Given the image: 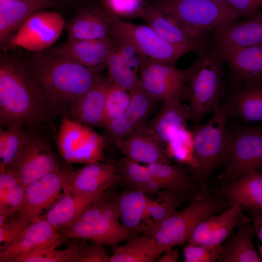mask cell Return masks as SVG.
I'll return each instance as SVG.
<instances>
[{"mask_svg":"<svg viewBox=\"0 0 262 262\" xmlns=\"http://www.w3.org/2000/svg\"><path fill=\"white\" fill-rule=\"evenodd\" d=\"M179 257V252L174 247L165 250L158 259V262H177Z\"/></svg>","mask_w":262,"mask_h":262,"instance_id":"obj_49","label":"cell"},{"mask_svg":"<svg viewBox=\"0 0 262 262\" xmlns=\"http://www.w3.org/2000/svg\"><path fill=\"white\" fill-rule=\"evenodd\" d=\"M64 230L62 234L68 239L89 240L102 246H116L130 236V231L120 221L112 200L105 198L104 195Z\"/></svg>","mask_w":262,"mask_h":262,"instance_id":"obj_6","label":"cell"},{"mask_svg":"<svg viewBox=\"0 0 262 262\" xmlns=\"http://www.w3.org/2000/svg\"><path fill=\"white\" fill-rule=\"evenodd\" d=\"M230 206L227 201L211 193H197L185 207L163 222L153 237L165 250L183 245L201 221Z\"/></svg>","mask_w":262,"mask_h":262,"instance_id":"obj_5","label":"cell"},{"mask_svg":"<svg viewBox=\"0 0 262 262\" xmlns=\"http://www.w3.org/2000/svg\"><path fill=\"white\" fill-rule=\"evenodd\" d=\"M115 147L125 157L139 163L170 164L163 144L145 124L120 139Z\"/></svg>","mask_w":262,"mask_h":262,"instance_id":"obj_18","label":"cell"},{"mask_svg":"<svg viewBox=\"0 0 262 262\" xmlns=\"http://www.w3.org/2000/svg\"><path fill=\"white\" fill-rule=\"evenodd\" d=\"M197 57L188 68L186 100L189 102L194 126L200 124L208 113H215L221 106L224 62L214 46L197 52Z\"/></svg>","mask_w":262,"mask_h":262,"instance_id":"obj_4","label":"cell"},{"mask_svg":"<svg viewBox=\"0 0 262 262\" xmlns=\"http://www.w3.org/2000/svg\"><path fill=\"white\" fill-rule=\"evenodd\" d=\"M65 26V19L58 12L40 11L30 16L6 41L12 48L44 51L55 43Z\"/></svg>","mask_w":262,"mask_h":262,"instance_id":"obj_10","label":"cell"},{"mask_svg":"<svg viewBox=\"0 0 262 262\" xmlns=\"http://www.w3.org/2000/svg\"><path fill=\"white\" fill-rule=\"evenodd\" d=\"M243 209L238 204L231 205L222 212V218L216 229L208 239L203 244L211 246H217L228 239L234 229L237 227Z\"/></svg>","mask_w":262,"mask_h":262,"instance_id":"obj_41","label":"cell"},{"mask_svg":"<svg viewBox=\"0 0 262 262\" xmlns=\"http://www.w3.org/2000/svg\"><path fill=\"white\" fill-rule=\"evenodd\" d=\"M213 46L238 80L262 82V46L236 48L216 43Z\"/></svg>","mask_w":262,"mask_h":262,"instance_id":"obj_23","label":"cell"},{"mask_svg":"<svg viewBox=\"0 0 262 262\" xmlns=\"http://www.w3.org/2000/svg\"><path fill=\"white\" fill-rule=\"evenodd\" d=\"M69 170L61 168L27 185L23 205L17 213L30 222L39 219L43 210L52 204L63 190Z\"/></svg>","mask_w":262,"mask_h":262,"instance_id":"obj_16","label":"cell"},{"mask_svg":"<svg viewBox=\"0 0 262 262\" xmlns=\"http://www.w3.org/2000/svg\"><path fill=\"white\" fill-rule=\"evenodd\" d=\"M20 60L37 81L55 116L66 115L100 75L99 68L45 51L32 52Z\"/></svg>","mask_w":262,"mask_h":262,"instance_id":"obj_2","label":"cell"},{"mask_svg":"<svg viewBox=\"0 0 262 262\" xmlns=\"http://www.w3.org/2000/svg\"><path fill=\"white\" fill-rule=\"evenodd\" d=\"M192 117L189 105L182 104L179 101H167L164 102L162 110L148 126L161 143L165 146L179 130L187 127Z\"/></svg>","mask_w":262,"mask_h":262,"instance_id":"obj_30","label":"cell"},{"mask_svg":"<svg viewBox=\"0 0 262 262\" xmlns=\"http://www.w3.org/2000/svg\"><path fill=\"white\" fill-rule=\"evenodd\" d=\"M248 214L253 226L255 233L257 235L261 245L259 247V254L262 262V208L248 207L242 208Z\"/></svg>","mask_w":262,"mask_h":262,"instance_id":"obj_48","label":"cell"},{"mask_svg":"<svg viewBox=\"0 0 262 262\" xmlns=\"http://www.w3.org/2000/svg\"><path fill=\"white\" fill-rule=\"evenodd\" d=\"M211 39L213 43L231 47L262 46V9L244 21L216 28Z\"/></svg>","mask_w":262,"mask_h":262,"instance_id":"obj_24","label":"cell"},{"mask_svg":"<svg viewBox=\"0 0 262 262\" xmlns=\"http://www.w3.org/2000/svg\"><path fill=\"white\" fill-rule=\"evenodd\" d=\"M119 180L115 164L102 161L70 170L64 189L82 194L104 193Z\"/></svg>","mask_w":262,"mask_h":262,"instance_id":"obj_19","label":"cell"},{"mask_svg":"<svg viewBox=\"0 0 262 262\" xmlns=\"http://www.w3.org/2000/svg\"><path fill=\"white\" fill-rule=\"evenodd\" d=\"M150 4L207 38H211L216 28L233 22L238 17L227 4L213 0H152Z\"/></svg>","mask_w":262,"mask_h":262,"instance_id":"obj_7","label":"cell"},{"mask_svg":"<svg viewBox=\"0 0 262 262\" xmlns=\"http://www.w3.org/2000/svg\"><path fill=\"white\" fill-rule=\"evenodd\" d=\"M221 246L187 243L183 249V262H214L217 261Z\"/></svg>","mask_w":262,"mask_h":262,"instance_id":"obj_44","label":"cell"},{"mask_svg":"<svg viewBox=\"0 0 262 262\" xmlns=\"http://www.w3.org/2000/svg\"><path fill=\"white\" fill-rule=\"evenodd\" d=\"M239 16L249 17L262 9V0H226Z\"/></svg>","mask_w":262,"mask_h":262,"instance_id":"obj_47","label":"cell"},{"mask_svg":"<svg viewBox=\"0 0 262 262\" xmlns=\"http://www.w3.org/2000/svg\"><path fill=\"white\" fill-rule=\"evenodd\" d=\"M108 77L112 83L130 91L139 84V72L135 71L113 48L106 61Z\"/></svg>","mask_w":262,"mask_h":262,"instance_id":"obj_39","label":"cell"},{"mask_svg":"<svg viewBox=\"0 0 262 262\" xmlns=\"http://www.w3.org/2000/svg\"><path fill=\"white\" fill-rule=\"evenodd\" d=\"M116 246L109 262H153L165 251L153 237L144 235Z\"/></svg>","mask_w":262,"mask_h":262,"instance_id":"obj_31","label":"cell"},{"mask_svg":"<svg viewBox=\"0 0 262 262\" xmlns=\"http://www.w3.org/2000/svg\"><path fill=\"white\" fill-rule=\"evenodd\" d=\"M55 117L37 81L20 60L1 55L0 127L28 126L53 131Z\"/></svg>","mask_w":262,"mask_h":262,"instance_id":"obj_1","label":"cell"},{"mask_svg":"<svg viewBox=\"0 0 262 262\" xmlns=\"http://www.w3.org/2000/svg\"><path fill=\"white\" fill-rule=\"evenodd\" d=\"M115 164L120 180L130 189L156 194L162 190L147 165L126 157L119 160Z\"/></svg>","mask_w":262,"mask_h":262,"instance_id":"obj_34","label":"cell"},{"mask_svg":"<svg viewBox=\"0 0 262 262\" xmlns=\"http://www.w3.org/2000/svg\"><path fill=\"white\" fill-rule=\"evenodd\" d=\"M262 169V128L244 127L231 132L229 159L219 180L222 183L231 182Z\"/></svg>","mask_w":262,"mask_h":262,"instance_id":"obj_11","label":"cell"},{"mask_svg":"<svg viewBox=\"0 0 262 262\" xmlns=\"http://www.w3.org/2000/svg\"><path fill=\"white\" fill-rule=\"evenodd\" d=\"M56 139L60 155L68 163L87 164L104 160V137L67 116L62 119Z\"/></svg>","mask_w":262,"mask_h":262,"instance_id":"obj_8","label":"cell"},{"mask_svg":"<svg viewBox=\"0 0 262 262\" xmlns=\"http://www.w3.org/2000/svg\"><path fill=\"white\" fill-rule=\"evenodd\" d=\"M54 0H16L0 4V42L5 43L33 14L53 6Z\"/></svg>","mask_w":262,"mask_h":262,"instance_id":"obj_29","label":"cell"},{"mask_svg":"<svg viewBox=\"0 0 262 262\" xmlns=\"http://www.w3.org/2000/svg\"><path fill=\"white\" fill-rule=\"evenodd\" d=\"M17 127L0 128V166L9 167L26 144L29 136Z\"/></svg>","mask_w":262,"mask_h":262,"instance_id":"obj_40","label":"cell"},{"mask_svg":"<svg viewBox=\"0 0 262 262\" xmlns=\"http://www.w3.org/2000/svg\"><path fill=\"white\" fill-rule=\"evenodd\" d=\"M57 0L62 3H66V2H72V1H76L78 0Z\"/></svg>","mask_w":262,"mask_h":262,"instance_id":"obj_50","label":"cell"},{"mask_svg":"<svg viewBox=\"0 0 262 262\" xmlns=\"http://www.w3.org/2000/svg\"><path fill=\"white\" fill-rule=\"evenodd\" d=\"M25 188L14 174L0 166V214L10 217L23 205Z\"/></svg>","mask_w":262,"mask_h":262,"instance_id":"obj_36","label":"cell"},{"mask_svg":"<svg viewBox=\"0 0 262 262\" xmlns=\"http://www.w3.org/2000/svg\"><path fill=\"white\" fill-rule=\"evenodd\" d=\"M240 81V86L224 104L230 116H235L246 122H262V82Z\"/></svg>","mask_w":262,"mask_h":262,"instance_id":"obj_26","label":"cell"},{"mask_svg":"<svg viewBox=\"0 0 262 262\" xmlns=\"http://www.w3.org/2000/svg\"><path fill=\"white\" fill-rule=\"evenodd\" d=\"M68 239L41 217L31 222L13 242L0 246V262H14L24 255L52 246L58 247Z\"/></svg>","mask_w":262,"mask_h":262,"instance_id":"obj_15","label":"cell"},{"mask_svg":"<svg viewBox=\"0 0 262 262\" xmlns=\"http://www.w3.org/2000/svg\"><path fill=\"white\" fill-rule=\"evenodd\" d=\"M140 17L159 36L177 46L197 53L210 45L211 38L199 34L177 18L147 4Z\"/></svg>","mask_w":262,"mask_h":262,"instance_id":"obj_14","label":"cell"},{"mask_svg":"<svg viewBox=\"0 0 262 262\" xmlns=\"http://www.w3.org/2000/svg\"><path fill=\"white\" fill-rule=\"evenodd\" d=\"M101 5L112 16L123 19L140 16L147 4L144 0H102Z\"/></svg>","mask_w":262,"mask_h":262,"instance_id":"obj_43","label":"cell"},{"mask_svg":"<svg viewBox=\"0 0 262 262\" xmlns=\"http://www.w3.org/2000/svg\"><path fill=\"white\" fill-rule=\"evenodd\" d=\"M6 169L26 187L61 167L48 144L40 137L29 135L27 142L13 163Z\"/></svg>","mask_w":262,"mask_h":262,"instance_id":"obj_12","label":"cell"},{"mask_svg":"<svg viewBox=\"0 0 262 262\" xmlns=\"http://www.w3.org/2000/svg\"><path fill=\"white\" fill-rule=\"evenodd\" d=\"M14 0H0V4L5 3V2H7L14 1Z\"/></svg>","mask_w":262,"mask_h":262,"instance_id":"obj_52","label":"cell"},{"mask_svg":"<svg viewBox=\"0 0 262 262\" xmlns=\"http://www.w3.org/2000/svg\"><path fill=\"white\" fill-rule=\"evenodd\" d=\"M113 47L110 37L96 40L67 38L65 42L44 51L65 57L86 67L100 69L105 66Z\"/></svg>","mask_w":262,"mask_h":262,"instance_id":"obj_20","label":"cell"},{"mask_svg":"<svg viewBox=\"0 0 262 262\" xmlns=\"http://www.w3.org/2000/svg\"><path fill=\"white\" fill-rule=\"evenodd\" d=\"M236 233L221 245L218 262H260L253 237L254 229L249 217L242 214Z\"/></svg>","mask_w":262,"mask_h":262,"instance_id":"obj_28","label":"cell"},{"mask_svg":"<svg viewBox=\"0 0 262 262\" xmlns=\"http://www.w3.org/2000/svg\"><path fill=\"white\" fill-rule=\"evenodd\" d=\"M31 223L18 213L16 217L8 219L0 227V246L8 245L15 241Z\"/></svg>","mask_w":262,"mask_h":262,"instance_id":"obj_45","label":"cell"},{"mask_svg":"<svg viewBox=\"0 0 262 262\" xmlns=\"http://www.w3.org/2000/svg\"><path fill=\"white\" fill-rule=\"evenodd\" d=\"M131 100L130 91L112 83L105 102L103 128L119 117L126 110Z\"/></svg>","mask_w":262,"mask_h":262,"instance_id":"obj_42","label":"cell"},{"mask_svg":"<svg viewBox=\"0 0 262 262\" xmlns=\"http://www.w3.org/2000/svg\"><path fill=\"white\" fill-rule=\"evenodd\" d=\"M213 0L218 3L226 4V0Z\"/></svg>","mask_w":262,"mask_h":262,"instance_id":"obj_51","label":"cell"},{"mask_svg":"<svg viewBox=\"0 0 262 262\" xmlns=\"http://www.w3.org/2000/svg\"><path fill=\"white\" fill-rule=\"evenodd\" d=\"M188 69L145 57L139 70V85L152 98L181 102L186 100Z\"/></svg>","mask_w":262,"mask_h":262,"instance_id":"obj_9","label":"cell"},{"mask_svg":"<svg viewBox=\"0 0 262 262\" xmlns=\"http://www.w3.org/2000/svg\"><path fill=\"white\" fill-rule=\"evenodd\" d=\"M165 149L170 159L185 165L189 172L196 168L193 132L187 127L179 130L166 144Z\"/></svg>","mask_w":262,"mask_h":262,"instance_id":"obj_38","label":"cell"},{"mask_svg":"<svg viewBox=\"0 0 262 262\" xmlns=\"http://www.w3.org/2000/svg\"><path fill=\"white\" fill-rule=\"evenodd\" d=\"M88 246L80 243L61 250L49 247L21 256L14 262H82Z\"/></svg>","mask_w":262,"mask_h":262,"instance_id":"obj_37","label":"cell"},{"mask_svg":"<svg viewBox=\"0 0 262 262\" xmlns=\"http://www.w3.org/2000/svg\"><path fill=\"white\" fill-rule=\"evenodd\" d=\"M63 195L48 211L45 218L57 230L65 229L104 193L82 194L63 190Z\"/></svg>","mask_w":262,"mask_h":262,"instance_id":"obj_27","label":"cell"},{"mask_svg":"<svg viewBox=\"0 0 262 262\" xmlns=\"http://www.w3.org/2000/svg\"><path fill=\"white\" fill-rule=\"evenodd\" d=\"M131 100L126 110L105 127V141L115 147L122 138L144 125L156 100L138 84L130 91Z\"/></svg>","mask_w":262,"mask_h":262,"instance_id":"obj_17","label":"cell"},{"mask_svg":"<svg viewBox=\"0 0 262 262\" xmlns=\"http://www.w3.org/2000/svg\"><path fill=\"white\" fill-rule=\"evenodd\" d=\"M148 199L146 193L132 189L119 193L112 199L120 221L130 232L139 228L146 216Z\"/></svg>","mask_w":262,"mask_h":262,"instance_id":"obj_32","label":"cell"},{"mask_svg":"<svg viewBox=\"0 0 262 262\" xmlns=\"http://www.w3.org/2000/svg\"><path fill=\"white\" fill-rule=\"evenodd\" d=\"M156 194L159 198L154 200L149 199L146 208V215L152 219L147 228V236L152 237L161 223L172 214L181 203L190 200L197 193L162 189Z\"/></svg>","mask_w":262,"mask_h":262,"instance_id":"obj_33","label":"cell"},{"mask_svg":"<svg viewBox=\"0 0 262 262\" xmlns=\"http://www.w3.org/2000/svg\"></svg>","mask_w":262,"mask_h":262,"instance_id":"obj_53","label":"cell"},{"mask_svg":"<svg viewBox=\"0 0 262 262\" xmlns=\"http://www.w3.org/2000/svg\"><path fill=\"white\" fill-rule=\"evenodd\" d=\"M147 166L162 189L194 193L200 192L187 169L181 164L159 163Z\"/></svg>","mask_w":262,"mask_h":262,"instance_id":"obj_35","label":"cell"},{"mask_svg":"<svg viewBox=\"0 0 262 262\" xmlns=\"http://www.w3.org/2000/svg\"><path fill=\"white\" fill-rule=\"evenodd\" d=\"M112 82L99 75L93 86L74 104L67 116L88 126L103 127L106 98Z\"/></svg>","mask_w":262,"mask_h":262,"instance_id":"obj_22","label":"cell"},{"mask_svg":"<svg viewBox=\"0 0 262 262\" xmlns=\"http://www.w3.org/2000/svg\"><path fill=\"white\" fill-rule=\"evenodd\" d=\"M222 212L201 221L193 230L187 243L204 244L220 223L222 218Z\"/></svg>","mask_w":262,"mask_h":262,"instance_id":"obj_46","label":"cell"},{"mask_svg":"<svg viewBox=\"0 0 262 262\" xmlns=\"http://www.w3.org/2000/svg\"><path fill=\"white\" fill-rule=\"evenodd\" d=\"M213 194L230 205L262 208V170L250 172L234 181L222 183L213 190Z\"/></svg>","mask_w":262,"mask_h":262,"instance_id":"obj_25","label":"cell"},{"mask_svg":"<svg viewBox=\"0 0 262 262\" xmlns=\"http://www.w3.org/2000/svg\"><path fill=\"white\" fill-rule=\"evenodd\" d=\"M229 117L223 104L208 122L194 126L192 130L197 166L189 173L201 193H211V177L216 169L228 162L231 144V132L227 127Z\"/></svg>","mask_w":262,"mask_h":262,"instance_id":"obj_3","label":"cell"},{"mask_svg":"<svg viewBox=\"0 0 262 262\" xmlns=\"http://www.w3.org/2000/svg\"><path fill=\"white\" fill-rule=\"evenodd\" d=\"M114 16L101 5H92L81 9L66 24L68 38L96 40L110 37Z\"/></svg>","mask_w":262,"mask_h":262,"instance_id":"obj_21","label":"cell"},{"mask_svg":"<svg viewBox=\"0 0 262 262\" xmlns=\"http://www.w3.org/2000/svg\"><path fill=\"white\" fill-rule=\"evenodd\" d=\"M114 27L127 36L144 57L153 61L175 65L190 52L165 40L147 24H135L114 17Z\"/></svg>","mask_w":262,"mask_h":262,"instance_id":"obj_13","label":"cell"}]
</instances>
